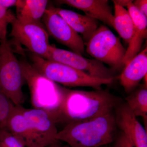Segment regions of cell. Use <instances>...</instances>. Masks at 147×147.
<instances>
[{
  "instance_id": "obj_7",
  "label": "cell",
  "mask_w": 147,
  "mask_h": 147,
  "mask_svg": "<svg viewBox=\"0 0 147 147\" xmlns=\"http://www.w3.org/2000/svg\"><path fill=\"white\" fill-rule=\"evenodd\" d=\"M46 59L64 64L94 78L115 79L116 71L106 67L100 61L86 59L82 55L59 49L53 45H50Z\"/></svg>"
},
{
  "instance_id": "obj_15",
  "label": "cell",
  "mask_w": 147,
  "mask_h": 147,
  "mask_svg": "<svg viewBox=\"0 0 147 147\" xmlns=\"http://www.w3.org/2000/svg\"><path fill=\"white\" fill-rule=\"evenodd\" d=\"M55 12L61 16L77 33L82 35L84 45L91 38L98 28V21L86 15H82L73 11L53 7Z\"/></svg>"
},
{
  "instance_id": "obj_17",
  "label": "cell",
  "mask_w": 147,
  "mask_h": 147,
  "mask_svg": "<svg viewBox=\"0 0 147 147\" xmlns=\"http://www.w3.org/2000/svg\"><path fill=\"white\" fill-rule=\"evenodd\" d=\"M22 105H15L9 115L6 129L26 147H32L30 132Z\"/></svg>"
},
{
  "instance_id": "obj_6",
  "label": "cell",
  "mask_w": 147,
  "mask_h": 147,
  "mask_svg": "<svg viewBox=\"0 0 147 147\" xmlns=\"http://www.w3.org/2000/svg\"><path fill=\"white\" fill-rule=\"evenodd\" d=\"M87 53L95 59L105 63L114 71L120 70L126 50L120 38L103 25L98 28L86 44Z\"/></svg>"
},
{
  "instance_id": "obj_2",
  "label": "cell",
  "mask_w": 147,
  "mask_h": 147,
  "mask_svg": "<svg viewBox=\"0 0 147 147\" xmlns=\"http://www.w3.org/2000/svg\"><path fill=\"white\" fill-rule=\"evenodd\" d=\"M116 123L113 112L69 123L58 131L56 140L72 147H98L113 142Z\"/></svg>"
},
{
  "instance_id": "obj_18",
  "label": "cell",
  "mask_w": 147,
  "mask_h": 147,
  "mask_svg": "<svg viewBox=\"0 0 147 147\" xmlns=\"http://www.w3.org/2000/svg\"><path fill=\"white\" fill-rule=\"evenodd\" d=\"M115 13L113 28L126 43H129L134 33L133 21L127 10L114 3Z\"/></svg>"
},
{
  "instance_id": "obj_21",
  "label": "cell",
  "mask_w": 147,
  "mask_h": 147,
  "mask_svg": "<svg viewBox=\"0 0 147 147\" xmlns=\"http://www.w3.org/2000/svg\"><path fill=\"white\" fill-rule=\"evenodd\" d=\"M16 19L10 10L0 5V42L7 39V26Z\"/></svg>"
},
{
  "instance_id": "obj_20",
  "label": "cell",
  "mask_w": 147,
  "mask_h": 147,
  "mask_svg": "<svg viewBox=\"0 0 147 147\" xmlns=\"http://www.w3.org/2000/svg\"><path fill=\"white\" fill-rule=\"evenodd\" d=\"M15 105L0 90V131L6 129L7 122Z\"/></svg>"
},
{
  "instance_id": "obj_8",
  "label": "cell",
  "mask_w": 147,
  "mask_h": 147,
  "mask_svg": "<svg viewBox=\"0 0 147 147\" xmlns=\"http://www.w3.org/2000/svg\"><path fill=\"white\" fill-rule=\"evenodd\" d=\"M24 114L30 132L31 147H47L57 140V121L50 114L40 109L24 108Z\"/></svg>"
},
{
  "instance_id": "obj_11",
  "label": "cell",
  "mask_w": 147,
  "mask_h": 147,
  "mask_svg": "<svg viewBox=\"0 0 147 147\" xmlns=\"http://www.w3.org/2000/svg\"><path fill=\"white\" fill-rule=\"evenodd\" d=\"M116 125L131 140L136 147H147L146 130L126 103L117 107Z\"/></svg>"
},
{
  "instance_id": "obj_27",
  "label": "cell",
  "mask_w": 147,
  "mask_h": 147,
  "mask_svg": "<svg viewBox=\"0 0 147 147\" xmlns=\"http://www.w3.org/2000/svg\"><path fill=\"white\" fill-rule=\"evenodd\" d=\"M47 147H72L69 145H64L60 142V141L56 140L52 144L49 145Z\"/></svg>"
},
{
  "instance_id": "obj_5",
  "label": "cell",
  "mask_w": 147,
  "mask_h": 147,
  "mask_svg": "<svg viewBox=\"0 0 147 147\" xmlns=\"http://www.w3.org/2000/svg\"><path fill=\"white\" fill-rule=\"evenodd\" d=\"M24 79L21 63L7 39L0 42V90L15 105H22Z\"/></svg>"
},
{
  "instance_id": "obj_3",
  "label": "cell",
  "mask_w": 147,
  "mask_h": 147,
  "mask_svg": "<svg viewBox=\"0 0 147 147\" xmlns=\"http://www.w3.org/2000/svg\"><path fill=\"white\" fill-rule=\"evenodd\" d=\"M20 63L34 108L47 112L57 123L63 99V87L40 74L27 62Z\"/></svg>"
},
{
  "instance_id": "obj_23",
  "label": "cell",
  "mask_w": 147,
  "mask_h": 147,
  "mask_svg": "<svg viewBox=\"0 0 147 147\" xmlns=\"http://www.w3.org/2000/svg\"><path fill=\"white\" fill-rule=\"evenodd\" d=\"M115 147H136L129 138L124 133L121 134L117 139Z\"/></svg>"
},
{
  "instance_id": "obj_16",
  "label": "cell",
  "mask_w": 147,
  "mask_h": 147,
  "mask_svg": "<svg viewBox=\"0 0 147 147\" xmlns=\"http://www.w3.org/2000/svg\"><path fill=\"white\" fill-rule=\"evenodd\" d=\"M46 0H18L16 6V19L24 23L42 26L41 19L47 9Z\"/></svg>"
},
{
  "instance_id": "obj_9",
  "label": "cell",
  "mask_w": 147,
  "mask_h": 147,
  "mask_svg": "<svg viewBox=\"0 0 147 147\" xmlns=\"http://www.w3.org/2000/svg\"><path fill=\"white\" fill-rule=\"evenodd\" d=\"M11 24L10 36L34 55L46 59L50 45L49 35L44 26L33 23H21L16 19Z\"/></svg>"
},
{
  "instance_id": "obj_19",
  "label": "cell",
  "mask_w": 147,
  "mask_h": 147,
  "mask_svg": "<svg viewBox=\"0 0 147 147\" xmlns=\"http://www.w3.org/2000/svg\"><path fill=\"white\" fill-rule=\"evenodd\" d=\"M126 104L134 115L142 117L147 125V90L146 85L133 92L125 98Z\"/></svg>"
},
{
  "instance_id": "obj_10",
  "label": "cell",
  "mask_w": 147,
  "mask_h": 147,
  "mask_svg": "<svg viewBox=\"0 0 147 147\" xmlns=\"http://www.w3.org/2000/svg\"><path fill=\"white\" fill-rule=\"evenodd\" d=\"M42 19L49 35L70 48L74 53L82 56L85 52L83 39L61 16L55 12L53 7H47Z\"/></svg>"
},
{
  "instance_id": "obj_1",
  "label": "cell",
  "mask_w": 147,
  "mask_h": 147,
  "mask_svg": "<svg viewBox=\"0 0 147 147\" xmlns=\"http://www.w3.org/2000/svg\"><path fill=\"white\" fill-rule=\"evenodd\" d=\"M121 100L101 90L92 91L69 90L63 87V95L57 123L92 118L113 112Z\"/></svg>"
},
{
  "instance_id": "obj_28",
  "label": "cell",
  "mask_w": 147,
  "mask_h": 147,
  "mask_svg": "<svg viewBox=\"0 0 147 147\" xmlns=\"http://www.w3.org/2000/svg\"></svg>"
},
{
  "instance_id": "obj_12",
  "label": "cell",
  "mask_w": 147,
  "mask_h": 147,
  "mask_svg": "<svg viewBox=\"0 0 147 147\" xmlns=\"http://www.w3.org/2000/svg\"><path fill=\"white\" fill-rule=\"evenodd\" d=\"M83 11L86 15L113 27L114 15L107 0H61L57 1Z\"/></svg>"
},
{
  "instance_id": "obj_26",
  "label": "cell",
  "mask_w": 147,
  "mask_h": 147,
  "mask_svg": "<svg viewBox=\"0 0 147 147\" xmlns=\"http://www.w3.org/2000/svg\"><path fill=\"white\" fill-rule=\"evenodd\" d=\"M131 1L130 0H114L113 1V2L124 7H127L128 4Z\"/></svg>"
},
{
  "instance_id": "obj_13",
  "label": "cell",
  "mask_w": 147,
  "mask_h": 147,
  "mask_svg": "<svg viewBox=\"0 0 147 147\" xmlns=\"http://www.w3.org/2000/svg\"><path fill=\"white\" fill-rule=\"evenodd\" d=\"M147 73V48L125 65L119 76L121 85L127 92H132Z\"/></svg>"
},
{
  "instance_id": "obj_4",
  "label": "cell",
  "mask_w": 147,
  "mask_h": 147,
  "mask_svg": "<svg viewBox=\"0 0 147 147\" xmlns=\"http://www.w3.org/2000/svg\"><path fill=\"white\" fill-rule=\"evenodd\" d=\"M32 66L40 74L55 83L69 87H91L101 90L103 85L112 84L114 79L94 78L64 64L45 59L33 54Z\"/></svg>"
},
{
  "instance_id": "obj_22",
  "label": "cell",
  "mask_w": 147,
  "mask_h": 147,
  "mask_svg": "<svg viewBox=\"0 0 147 147\" xmlns=\"http://www.w3.org/2000/svg\"><path fill=\"white\" fill-rule=\"evenodd\" d=\"M0 147H26L6 129L0 131Z\"/></svg>"
},
{
  "instance_id": "obj_14",
  "label": "cell",
  "mask_w": 147,
  "mask_h": 147,
  "mask_svg": "<svg viewBox=\"0 0 147 147\" xmlns=\"http://www.w3.org/2000/svg\"><path fill=\"white\" fill-rule=\"evenodd\" d=\"M132 1H131L127 7L134 24V33L123 59L125 65L138 55L147 36V16L137 9Z\"/></svg>"
},
{
  "instance_id": "obj_24",
  "label": "cell",
  "mask_w": 147,
  "mask_h": 147,
  "mask_svg": "<svg viewBox=\"0 0 147 147\" xmlns=\"http://www.w3.org/2000/svg\"><path fill=\"white\" fill-rule=\"evenodd\" d=\"M132 3L138 10L145 16H147V0H136Z\"/></svg>"
},
{
  "instance_id": "obj_25",
  "label": "cell",
  "mask_w": 147,
  "mask_h": 147,
  "mask_svg": "<svg viewBox=\"0 0 147 147\" xmlns=\"http://www.w3.org/2000/svg\"><path fill=\"white\" fill-rule=\"evenodd\" d=\"M18 0H0V5L7 9L11 7L16 6Z\"/></svg>"
}]
</instances>
